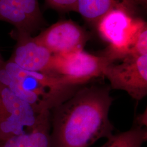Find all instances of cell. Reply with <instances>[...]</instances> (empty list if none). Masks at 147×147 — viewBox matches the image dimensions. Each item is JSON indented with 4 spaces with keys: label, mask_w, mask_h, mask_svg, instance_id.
<instances>
[{
    "label": "cell",
    "mask_w": 147,
    "mask_h": 147,
    "mask_svg": "<svg viewBox=\"0 0 147 147\" xmlns=\"http://www.w3.org/2000/svg\"><path fill=\"white\" fill-rule=\"evenodd\" d=\"M0 82L39 112L50 111L81 87L68 84L51 71H30L8 60L0 67Z\"/></svg>",
    "instance_id": "obj_2"
},
{
    "label": "cell",
    "mask_w": 147,
    "mask_h": 147,
    "mask_svg": "<svg viewBox=\"0 0 147 147\" xmlns=\"http://www.w3.org/2000/svg\"><path fill=\"white\" fill-rule=\"evenodd\" d=\"M1 1V0H0V1Z\"/></svg>",
    "instance_id": "obj_17"
},
{
    "label": "cell",
    "mask_w": 147,
    "mask_h": 147,
    "mask_svg": "<svg viewBox=\"0 0 147 147\" xmlns=\"http://www.w3.org/2000/svg\"><path fill=\"white\" fill-rule=\"evenodd\" d=\"M5 62V61H4L3 58L2 56V55H1V53H0V67L3 65V64H4Z\"/></svg>",
    "instance_id": "obj_16"
},
{
    "label": "cell",
    "mask_w": 147,
    "mask_h": 147,
    "mask_svg": "<svg viewBox=\"0 0 147 147\" xmlns=\"http://www.w3.org/2000/svg\"><path fill=\"white\" fill-rule=\"evenodd\" d=\"M100 147H142L147 141V129L136 125L126 131L113 134Z\"/></svg>",
    "instance_id": "obj_12"
},
{
    "label": "cell",
    "mask_w": 147,
    "mask_h": 147,
    "mask_svg": "<svg viewBox=\"0 0 147 147\" xmlns=\"http://www.w3.org/2000/svg\"><path fill=\"white\" fill-rule=\"evenodd\" d=\"M10 34L16 43L9 61L30 71L46 72L49 70L53 55L47 47L32 35L13 30Z\"/></svg>",
    "instance_id": "obj_9"
},
{
    "label": "cell",
    "mask_w": 147,
    "mask_h": 147,
    "mask_svg": "<svg viewBox=\"0 0 147 147\" xmlns=\"http://www.w3.org/2000/svg\"><path fill=\"white\" fill-rule=\"evenodd\" d=\"M145 0H78L76 11L87 22L96 25L100 19L109 11L119 9L136 16L140 5Z\"/></svg>",
    "instance_id": "obj_10"
},
{
    "label": "cell",
    "mask_w": 147,
    "mask_h": 147,
    "mask_svg": "<svg viewBox=\"0 0 147 147\" xmlns=\"http://www.w3.org/2000/svg\"><path fill=\"white\" fill-rule=\"evenodd\" d=\"M144 22L119 9L112 10L103 16L95 26L101 37L109 44L105 54L115 61L124 58L129 54L137 33Z\"/></svg>",
    "instance_id": "obj_5"
},
{
    "label": "cell",
    "mask_w": 147,
    "mask_h": 147,
    "mask_svg": "<svg viewBox=\"0 0 147 147\" xmlns=\"http://www.w3.org/2000/svg\"><path fill=\"white\" fill-rule=\"evenodd\" d=\"M50 125V111L39 112L0 82V141Z\"/></svg>",
    "instance_id": "obj_3"
},
{
    "label": "cell",
    "mask_w": 147,
    "mask_h": 147,
    "mask_svg": "<svg viewBox=\"0 0 147 147\" xmlns=\"http://www.w3.org/2000/svg\"><path fill=\"white\" fill-rule=\"evenodd\" d=\"M115 62L105 53L97 56L82 50L65 55H53L48 71L68 84L81 87L93 79L103 77L105 68Z\"/></svg>",
    "instance_id": "obj_4"
},
{
    "label": "cell",
    "mask_w": 147,
    "mask_h": 147,
    "mask_svg": "<svg viewBox=\"0 0 147 147\" xmlns=\"http://www.w3.org/2000/svg\"><path fill=\"white\" fill-rule=\"evenodd\" d=\"M119 64H109L104 76L111 89L126 92L132 98L140 101L147 94V55H127Z\"/></svg>",
    "instance_id": "obj_6"
},
{
    "label": "cell",
    "mask_w": 147,
    "mask_h": 147,
    "mask_svg": "<svg viewBox=\"0 0 147 147\" xmlns=\"http://www.w3.org/2000/svg\"><path fill=\"white\" fill-rule=\"evenodd\" d=\"M110 86L80 87L50 111V147H89L113 135Z\"/></svg>",
    "instance_id": "obj_1"
},
{
    "label": "cell",
    "mask_w": 147,
    "mask_h": 147,
    "mask_svg": "<svg viewBox=\"0 0 147 147\" xmlns=\"http://www.w3.org/2000/svg\"><path fill=\"white\" fill-rule=\"evenodd\" d=\"M51 125L11 137L0 141V147H50Z\"/></svg>",
    "instance_id": "obj_11"
},
{
    "label": "cell",
    "mask_w": 147,
    "mask_h": 147,
    "mask_svg": "<svg viewBox=\"0 0 147 147\" xmlns=\"http://www.w3.org/2000/svg\"><path fill=\"white\" fill-rule=\"evenodd\" d=\"M128 55H147V26L145 21L137 32Z\"/></svg>",
    "instance_id": "obj_13"
},
{
    "label": "cell",
    "mask_w": 147,
    "mask_h": 147,
    "mask_svg": "<svg viewBox=\"0 0 147 147\" xmlns=\"http://www.w3.org/2000/svg\"><path fill=\"white\" fill-rule=\"evenodd\" d=\"M35 37L56 55L82 50L89 39L88 33L71 20L58 21Z\"/></svg>",
    "instance_id": "obj_7"
},
{
    "label": "cell",
    "mask_w": 147,
    "mask_h": 147,
    "mask_svg": "<svg viewBox=\"0 0 147 147\" xmlns=\"http://www.w3.org/2000/svg\"><path fill=\"white\" fill-rule=\"evenodd\" d=\"M0 21L11 24L15 31L30 35L45 24L39 0H1Z\"/></svg>",
    "instance_id": "obj_8"
},
{
    "label": "cell",
    "mask_w": 147,
    "mask_h": 147,
    "mask_svg": "<svg viewBox=\"0 0 147 147\" xmlns=\"http://www.w3.org/2000/svg\"><path fill=\"white\" fill-rule=\"evenodd\" d=\"M137 126H147V110L141 114V115L138 116L136 119Z\"/></svg>",
    "instance_id": "obj_15"
},
{
    "label": "cell",
    "mask_w": 147,
    "mask_h": 147,
    "mask_svg": "<svg viewBox=\"0 0 147 147\" xmlns=\"http://www.w3.org/2000/svg\"><path fill=\"white\" fill-rule=\"evenodd\" d=\"M46 5L61 11H76L78 0H45Z\"/></svg>",
    "instance_id": "obj_14"
}]
</instances>
